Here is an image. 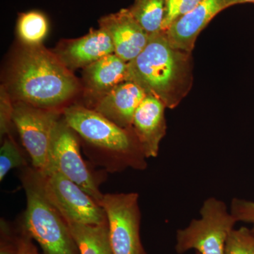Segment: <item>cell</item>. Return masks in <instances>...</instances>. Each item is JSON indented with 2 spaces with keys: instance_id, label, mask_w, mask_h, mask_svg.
Here are the masks:
<instances>
[{
  "instance_id": "6da1fadb",
  "label": "cell",
  "mask_w": 254,
  "mask_h": 254,
  "mask_svg": "<svg viewBox=\"0 0 254 254\" xmlns=\"http://www.w3.org/2000/svg\"><path fill=\"white\" fill-rule=\"evenodd\" d=\"M13 101L57 110L77 93L79 83L54 52L26 46L15 60L9 78Z\"/></svg>"
},
{
  "instance_id": "7a4b0ae2",
  "label": "cell",
  "mask_w": 254,
  "mask_h": 254,
  "mask_svg": "<svg viewBox=\"0 0 254 254\" xmlns=\"http://www.w3.org/2000/svg\"><path fill=\"white\" fill-rule=\"evenodd\" d=\"M128 81L173 109L191 88L190 53L174 48L163 31L150 35L143 51L128 63Z\"/></svg>"
},
{
  "instance_id": "3957f363",
  "label": "cell",
  "mask_w": 254,
  "mask_h": 254,
  "mask_svg": "<svg viewBox=\"0 0 254 254\" xmlns=\"http://www.w3.org/2000/svg\"><path fill=\"white\" fill-rule=\"evenodd\" d=\"M68 126L92 148L90 160L110 173L144 170L147 158L132 128L115 125L94 109L70 105L63 110Z\"/></svg>"
},
{
  "instance_id": "277c9868",
  "label": "cell",
  "mask_w": 254,
  "mask_h": 254,
  "mask_svg": "<svg viewBox=\"0 0 254 254\" xmlns=\"http://www.w3.org/2000/svg\"><path fill=\"white\" fill-rule=\"evenodd\" d=\"M21 180L26 195L23 226L26 235L39 244L46 254H76L67 223L48 198L41 174L23 169Z\"/></svg>"
},
{
  "instance_id": "5b68a950",
  "label": "cell",
  "mask_w": 254,
  "mask_h": 254,
  "mask_svg": "<svg viewBox=\"0 0 254 254\" xmlns=\"http://www.w3.org/2000/svg\"><path fill=\"white\" fill-rule=\"evenodd\" d=\"M200 218L177 232V253L194 250L200 254H225L227 241L237 220L226 203L210 197L203 202Z\"/></svg>"
},
{
  "instance_id": "8992f818",
  "label": "cell",
  "mask_w": 254,
  "mask_h": 254,
  "mask_svg": "<svg viewBox=\"0 0 254 254\" xmlns=\"http://www.w3.org/2000/svg\"><path fill=\"white\" fill-rule=\"evenodd\" d=\"M61 117L58 110L43 109L23 102H14L13 123L30 155L33 168L41 175L49 169L52 134Z\"/></svg>"
},
{
  "instance_id": "52a82bcc",
  "label": "cell",
  "mask_w": 254,
  "mask_h": 254,
  "mask_svg": "<svg viewBox=\"0 0 254 254\" xmlns=\"http://www.w3.org/2000/svg\"><path fill=\"white\" fill-rule=\"evenodd\" d=\"M138 193H107L99 204L108 220L114 254H146L140 237Z\"/></svg>"
},
{
  "instance_id": "ba28073f",
  "label": "cell",
  "mask_w": 254,
  "mask_h": 254,
  "mask_svg": "<svg viewBox=\"0 0 254 254\" xmlns=\"http://www.w3.org/2000/svg\"><path fill=\"white\" fill-rule=\"evenodd\" d=\"M52 170L74 182L98 203L103 199L104 194L82 158L77 135L63 116L55 124L52 134L50 165L46 173Z\"/></svg>"
},
{
  "instance_id": "9c48e42d",
  "label": "cell",
  "mask_w": 254,
  "mask_h": 254,
  "mask_svg": "<svg viewBox=\"0 0 254 254\" xmlns=\"http://www.w3.org/2000/svg\"><path fill=\"white\" fill-rule=\"evenodd\" d=\"M41 175L47 195L65 221L91 225L108 222L101 205L74 182L55 170Z\"/></svg>"
},
{
  "instance_id": "30bf717a",
  "label": "cell",
  "mask_w": 254,
  "mask_h": 254,
  "mask_svg": "<svg viewBox=\"0 0 254 254\" xmlns=\"http://www.w3.org/2000/svg\"><path fill=\"white\" fill-rule=\"evenodd\" d=\"M234 5L237 0H201L163 33L174 48L191 53L200 32L217 14Z\"/></svg>"
},
{
  "instance_id": "8fae6325",
  "label": "cell",
  "mask_w": 254,
  "mask_h": 254,
  "mask_svg": "<svg viewBox=\"0 0 254 254\" xmlns=\"http://www.w3.org/2000/svg\"><path fill=\"white\" fill-rule=\"evenodd\" d=\"M99 27L109 34L115 54L129 63L143 51L149 35L132 16L128 9L105 15L98 21Z\"/></svg>"
},
{
  "instance_id": "7c38bea8",
  "label": "cell",
  "mask_w": 254,
  "mask_h": 254,
  "mask_svg": "<svg viewBox=\"0 0 254 254\" xmlns=\"http://www.w3.org/2000/svg\"><path fill=\"white\" fill-rule=\"evenodd\" d=\"M55 54L69 70L85 68L107 55L115 53L113 41L103 28H91L81 38L64 41Z\"/></svg>"
},
{
  "instance_id": "4fadbf2b",
  "label": "cell",
  "mask_w": 254,
  "mask_h": 254,
  "mask_svg": "<svg viewBox=\"0 0 254 254\" xmlns=\"http://www.w3.org/2000/svg\"><path fill=\"white\" fill-rule=\"evenodd\" d=\"M165 108L158 98L147 95L133 116L131 128L147 159L158 156L160 142L166 133Z\"/></svg>"
},
{
  "instance_id": "5bb4252c",
  "label": "cell",
  "mask_w": 254,
  "mask_h": 254,
  "mask_svg": "<svg viewBox=\"0 0 254 254\" xmlns=\"http://www.w3.org/2000/svg\"><path fill=\"white\" fill-rule=\"evenodd\" d=\"M146 95L134 82L125 81L98 100L94 110L118 126L129 129L137 108Z\"/></svg>"
},
{
  "instance_id": "9a60e30c",
  "label": "cell",
  "mask_w": 254,
  "mask_h": 254,
  "mask_svg": "<svg viewBox=\"0 0 254 254\" xmlns=\"http://www.w3.org/2000/svg\"><path fill=\"white\" fill-rule=\"evenodd\" d=\"M83 69L85 91L96 102L118 85L128 81V63L115 53L105 56Z\"/></svg>"
},
{
  "instance_id": "2e32d148",
  "label": "cell",
  "mask_w": 254,
  "mask_h": 254,
  "mask_svg": "<svg viewBox=\"0 0 254 254\" xmlns=\"http://www.w3.org/2000/svg\"><path fill=\"white\" fill-rule=\"evenodd\" d=\"M66 222L80 254H114L108 222L99 225Z\"/></svg>"
},
{
  "instance_id": "e0dca14e",
  "label": "cell",
  "mask_w": 254,
  "mask_h": 254,
  "mask_svg": "<svg viewBox=\"0 0 254 254\" xmlns=\"http://www.w3.org/2000/svg\"><path fill=\"white\" fill-rule=\"evenodd\" d=\"M165 5L166 0H134L128 9L150 36L162 31Z\"/></svg>"
},
{
  "instance_id": "ac0fdd59",
  "label": "cell",
  "mask_w": 254,
  "mask_h": 254,
  "mask_svg": "<svg viewBox=\"0 0 254 254\" xmlns=\"http://www.w3.org/2000/svg\"><path fill=\"white\" fill-rule=\"evenodd\" d=\"M48 31L49 21L41 11L32 10L21 13L18 16L16 31L18 38L26 46L41 45Z\"/></svg>"
},
{
  "instance_id": "d6986e66",
  "label": "cell",
  "mask_w": 254,
  "mask_h": 254,
  "mask_svg": "<svg viewBox=\"0 0 254 254\" xmlns=\"http://www.w3.org/2000/svg\"><path fill=\"white\" fill-rule=\"evenodd\" d=\"M26 165L27 163L18 145L11 137H6L0 149V181H3L10 170Z\"/></svg>"
},
{
  "instance_id": "ffe728a7",
  "label": "cell",
  "mask_w": 254,
  "mask_h": 254,
  "mask_svg": "<svg viewBox=\"0 0 254 254\" xmlns=\"http://www.w3.org/2000/svg\"><path fill=\"white\" fill-rule=\"evenodd\" d=\"M225 254H254V232L245 227L234 229L227 241Z\"/></svg>"
},
{
  "instance_id": "44dd1931",
  "label": "cell",
  "mask_w": 254,
  "mask_h": 254,
  "mask_svg": "<svg viewBox=\"0 0 254 254\" xmlns=\"http://www.w3.org/2000/svg\"><path fill=\"white\" fill-rule=\"evenodd\" d=\"M201 0H166L162 31H167L178 18L195 7Z\"/></svg>"
},
{
  "instance_id": "7402d4cb",
  "label": "cell",
  "mask_w": 254,
  "mask_h": 254,
  "mask_svg": "<svg viewBox=\"0 0 254 254\" xmlns=\"http://www.w3.org/2000/svg\"><path fill=\"white\" fill-rule=\"evenodd\" d=\"M14 102L9 92L4 86L0 91V134L1 137L7 134L12 122Z\"/></svg>"
},
{
  "instance_id": "603a6c76",
  "label": "cell",
  "mask_w": 254,
  "mask_h": 254,
  "mask_svg": "<svg viewBox=\"0 0 254 254\" xmlns=\"http://www.w3.org/2000/svg\"><path fill=\"white\" fill-rule=\"evenodd\" d=\"M230 213L237 222H254V202L235 198L232 200Z\"/></svg>"
},
{
  "instance_id": "cb8c5ba5",
  "label": "cell",
  "mask_w": 254,
  "mask_h": 254,
  "mask_svg": "<svg viewBox=\"0 0 254 254\" xmlns=\"http://www.w3.org/2000/svg\"><path fill=\"white\" fill-rule=\"evenodd\" d=\"M18 254H32L33 246L31 243L29 237L21 239L18 243Z\"/></svg>"
},
{
  "instance_id": "d4e9b609",
  "label": "cell",
  "mask_w": 254,
  "mask_h": 254,
  "mask_svg": "<svg viewBox=\"0 0 254 254\" xmlns=\"http://www.w3.org/2000/svg\"><path fill=\"white\" fill-rule=\"evenodd\" d=\"M0 254H18V246L16 249H14L10 245L1 244Z\"/></svg>"
},
{
  "instance_id": "484cf974",
  "label": "cell",
  "mask_w": 254,
  "mask_h": 254,
  "mask_svg": "<svg viewBox=\"0 0 254 254\" xmlns=\"http://www.w3.org/2000/svg\"><path fill=\"white\" fill-rule=\"evenodd\" d=\"M245 3L254 4V0H237V4H245Z\"/></svg>"
},
{
  "instance_id": "4316f807",
  "label": "cell",
  "mask_w": 254,
  "mask_h": 254,
  "mask_svg": "<svg viewBox=\"0 0 254 254\" xmlns=\"http://www.w3.org/2000/svg\"><path fill=\"white\" fill-rule=\"evenodd\" d=\"M32 254H39L38 253V252H37L34 247H33V249H32Z\"/></svg>"
},
{
  "instance_id": "83f0119b",
  "label": "cell",
  "mask_w": 254,
  "mask_h": 254,
  "mask_svg": "<svg viewBox=\"0 0 254 254\" xmlns=\"http://www.w3.org/2000/svg\"><path fill=\"white\" fill-rule=\"evenodd\" d=\"M252 224H253V228L252 229V231H253L254 232V223H252Z\"/></svg>"
},
{
  "instance_id": "f1b7e54d",
  "label": "cell",
  "mask_w": 254,
  "mask_h": 254,
  "mask_svg": "<svg viewBox=\"0 0 254 254\" xmlns=\"http://www.w3.org/2000/svg\"><path fill=\"white\" fill-rule=\"evenodd\" d=\"M196 254H200L197 253Z\"/></svg>"
}]
</instances>
